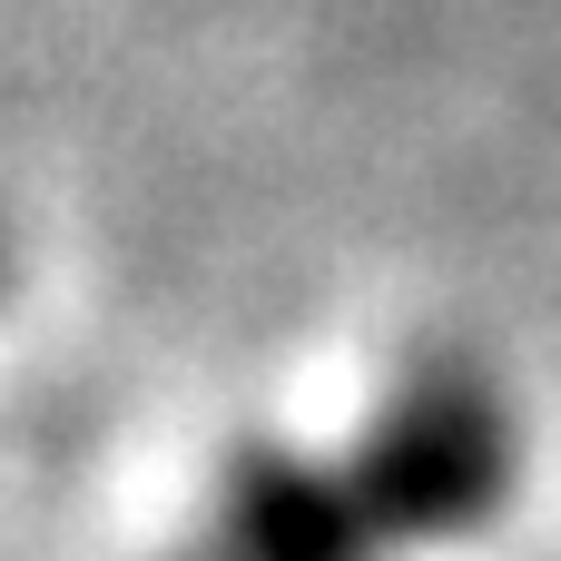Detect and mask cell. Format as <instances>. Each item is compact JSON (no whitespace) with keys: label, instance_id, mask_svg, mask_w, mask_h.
<instances>
[{"label":"cell","instance_id":"cell-1","mask_svg":"<svg viewBox=\"0 0 561 561\" xmlns=\"http://www.w3.org/2000/svg\"><path fill=\"white\" fill-rule=\"evenodd\" d=\"M345 493L365 503L375 542L385 552H414V542H454L473 533L493 503H503V473H513V444H503V414L473 375H414L385 394V414L335 454Z\"/></svg>","mask_w":561,"mask_h":561},{"label":"cell","instance_id":"cell-2","mask_svg":"<svg viewBox=\"0 0 561 561\" xmlns=\"http://www.w3.org/2000/svg\"><path fill=\"white\" fill-rule=\"evenodd\" d=\"M217 561H394L335 463L256 444L217 483Z\"/></svg>","mask_w":561,"mask_h":561}]
</instances>
